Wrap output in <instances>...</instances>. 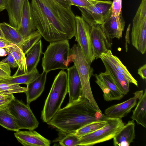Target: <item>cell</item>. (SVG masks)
<instances>
[{
    "instance_id": "cell-21",
    "label": "cell",
    "mask_w": 146,
    "mask_h": 146,
    "mask_svg": "<svg viewBox=\"0 0 146 146\" xmlns=\"http://www.w3.org/2000/svg\"><path fill=\"white\" fill-rule=\"evenodd\" d=\"M5 49L7 53L12 56L18 65V69L15 74L27 73L26 56L21 49L18 45L11 43Z\"/></svg>"
},
{
    "instance_id": "cell-14",
    "label": "cell",
    "mask_w": 146,
    "mask_h": 146,
    "mask_svg": "<svg viewBox=\"0 0 146 146\" xmlns=\"http://www.w3.org/2000/svg\"><path fill=\"white\" fill-rule=\"evenodd\" d=\"M67 70L69 103L79 99L83 96L81 83L77 69L74 65Z\"/></svg>"
},
{
    "instance_id": "cell-5",
    "label": "cell",
    "mask_w": 146,
    "mask_h": 146,
    "mask_svg": "<svg viewBox=\"0 0 146 146\" xmlns=\"http://www.w3.org/2000/svg\"><path fill=\"white\" fill-rule=\"evenodd\" d=\"M71 58L77 70L80 80L82 96L88 100L98 111L102 112L93 94L91 88L90 79L93 72L79 45L74 44L71 48Z\"/></svg>"
},
{
    "instance_id": "cell-36",
    "label": "cell",
    "mask_w": 146,
    "mask_h": 146,
    "mask_svg": "<svg viewBox=\"0 0 146 146\" xmlns=\"http://www.w3.org/2000/svg\"><path fill=\"white\" fill-rule=\"evenodd\" d=\"M73 5L78 7H86L95 4L99 0H70Z\"/></svg>"
},
{
    "instance_id": "cell-20",
    "label": "cell",
    "mask_w": 146,
    "mask_h": 146,
    "mask_svg": "<svg viewBox=\"0 0 146 146\" xmlns=\"http://www.w3.org/2000/svg\"><path fill=\"white\" fill-rule=\"evenodd\" d=\"M101 25L105 33L110 38L119 39L122 37L125 24L118 23L111 13Z\"/></svg>"
},
{
    "instance_id": "cell-43",
    "label": "cell",
    "mask_w": 146,
    "mask_h": 146,
    "mask_svg": "<svg viewBox=\"0 0 146 146\" xmlns=\"http://www.w3.org/2000/svg\"><path fill=\"white\" fill-rule=\"evenodd\" d=\"M7 0H0V12L6 9Z\"/></svg>"
},
{
    "instance_id": "cell-44",
    "label": "cell",
    "mask_w": 146,
    "mask_h": 146,
    "mask_svg": "<svg viewBox=\"0 0 146 146\" xmlns=\"http://www.w3.org/2000/svg\"><path fill=\"white\" fill-rule=\"evenodd\" d=\"M14 96L13 94H0V100L8 98Z\"/></svg>"
},
{
    "instance_id": "cell-1",
    "label": "cell",
    "mask_w": 146,
    "mask_h": 146,
    "mask_svg": "<svg viewBox=\"0 0 146 146\" xmlns=\"http://www.w3.org/2000/svg\"><path fill=\"white\" fill-rule=\"evenodd\" d=\"M31 13L36 30L46 41L69 40L74 36L76 16L54 0H31Z\"/></svg>"
},
{
    "instance_id": "cell-13",
    "label": "cell",
    "mask_w": 146,
    "mask_h": 146,
    "mask_svg": "<svg viewBox=\"0 0 146 146\" xmlns=\"http://www.w3.org/2000/svg\"><path fill=\"white\" fill-rule=\"evenodd\" d=\"M14 136L25 146H49L50 141L34 130L16 131Z\"/></svg>"
},
{
    "instance_id": "cell-15",
    "label": "cell",
    "mask_w": 146,
    "mask_h": 146,
    "mask_svg": "<svg viewBox=\"0 0 146 146\" xmlns=\"http://www.w3.org/2000/svg\"><path fill=\"white\" fill-rule=\"evenodd\" d=\"M23 38L27 37L36 30L32 17L31 4L25 0L21 22L17 29Z\"/></svg>"
},
{
    "instance_id": "cell-30",
    "label": "cell",
    "mask_w": 146,
    "mask_h": 146,
    "mask_svg": "<svg viewBox=\"0 0 146 146\" xmlns=\"http://www.w3.org/2000/svg\"><path fill=\"white\" fill-rule=\"evenodd\" d=\"M107 123L106 120H100L88 123L82 127L75 134L81 137L86 135L92 133L105 125Z\"/></svg>"
},
{
    "instance_id": "cell-10",
    "label": "cell",
    "mask_w": 146,
    "mask_h": 146,
    "mask_svg": "<svg viewBox=\"0 0 146 146\" xmlns=\"http://www.w3.org/2000/svg\"><path fill=\"white\" fill-rule=\"evenodd\" d=\"M75 40L79 45L85 57L89 63L95 60L90 41L91 27L81 17L76 16Z\"/></svg>"
},
{
    "instance_id": "cell-26",
    "label": "cell",
    "mask_w": 146,
    "mask_h": 146,
    "mask_svg": "<svg viewBox=\"0 0 146 146\" xmlns=\"http://www.w3.org/2000/svg\"><path fill=\"white\" fill-rule=\"evenodd\" d=\"M0 27L4 38L10 43L18 45L23 38L17 29L5 22L0 23Z\"/></svg>"
},
{
    "instance_id": "cell-16",
    "label": "cell",
    "mask_w": 146,
    "mask_h": 146,
    "mask_svg": "<svg viewBox=\"0 0 146 146\" xmlns=\"http://www.w3.org/2000/svg\"><path fill=\"white\" fill-rule=\"evenodd\" d=\"M135 124L133 120L129 121L113 138L115 146H128L135 138Z\"/></svg>"
},
{
    "instance_id": "cell-32",
    "label": "cell",
    "mask_w": 146,
    "mask_h": 146,
    "mask_svg": "<svg viewBox=\"0 0 146 146\" xmlns=\"http://www.w3.org/2000/svg\"><path fill=\"white\" fill-rule=\"evenodd\" d=\"M94 76L96 78V83L103 91L104 100L108 102L115 100L113 95L103 81L100 75L99 74L98 75L95 74Z\"/></svg>"
},
{
    "instance_id": "cell-25",
    "label": "cell",
    "mask_w": 146,
    "mask_h": 146,
    "mask_svg": "<svg viewBox=\"0 0 146 146\" xmlns=\"http://www.w3.org/2000/svg\"><path fill=\"white\" fill-rule=\"evenodd\" d=\"M40 75L36 68L27 73L15 74L9 78L1 81L0 82L19 85L25 84L27 85L38 78Z\"/></svg>"
},
{
    "instance_id": "cell-11",
    "label": "cell",
    "mask_w": 146,
    "mask_h": 146,
    "mask_svg": "<svg viewBox=\"0 0 146 146\" xmlns=\"http://www.w3.org/2000/svg\"><path fill=\"white\" fill-rule=\"evenodd\" d=\"M90 27L91 43L95 59L110 50L112 44V39L106 34L101 25H94Z\"/></svg>"
},
{
    "instance_id": "cell-23",
    "label": "cell",
    "mask_w": 146,
    "mask_h": 146,
    "mask_svg": "<svg viewBox=\"0 0 146 146\" xmlns=\"http://www.w3.org/2000/svg\"><path fill=\"white\" fill-rule=\"evenodd\" d=\"M131 117L138 124L146 127V89L138 100L135 109L133 110Z\"/></svg>"
},
{
    "instance_id": "cell-7",
    "label": "cell",
    "mask_w": 146,
    "mask_h": 146,
    "mask_svg": "<svg viewBox=\"0 0 146 146\" xmlns=\"http://www.w3.org/2000/svg\"><path fill=\"white\" fill-rule=\"evenodd\" d=\"M132 45L142 54L146 51V0H142L132 21Z\"/></svg>"
},
{
    "instance_id": "cell-3",
    "label": "cell",
    "mask_w": 146,
    "mask_h": 146,
    "mask_svg": "<svg viewBox=\"0 0 146 146\" xmlns=\"http://www.w3.org/2000/svg\"><path fill=\"white\" fill-rule=\"evenodd\" d=\"M68 93L67 73L62 70L56 76L45 101L41 115L44 122H49L60 109Z\"/></svg>"
},
{
    "instance_id": "cell-18",
    "label": "cell",
    "mask_w": 146,
    "mask_h": 146,
    "mask_svg": "<svg viewBox=\"0 0 146 146\" xmlns=\"http://www.w3.org/2000/svg\"><path fill=\"white\" fill-rule=\"evenodd\" d=\"M47 73L43 71L38 78L27 85V90L25 92L27 104L29 105L31 102L36 100L44 91Z\"/></svg>"
},
{
    "instance_id": "cell-12",
    "label": "cell",
    "mask_w": 146,
    "mask_h": 146,
    "mask_svg": "<svg viewBox=\"0 0 146 146\" xmlns=\"http://www.w3.org/2000/svg\"><path fill=\"white\" fill-rule=\"evenodd\" d=\"M143 94V90L134 93L133 96L122 102L112 105L106 109L104 114L112 118L121 119L130 112Z\"/></svg>"
},
{
    "instance_id": "cell-8",
    "label": "cell",
    "mask_w": 146,
    "mask_h": 146,
    "mask_svg": "<svg viewBox=\"0 0 146 146\" xmlns=\"http://www.w3.org/2000/svg\"><path fill=\"white\" fill-rule=\"evenodd\" d=\"M9 110L16 120L20 129L34 130L39 122L31 110L29 105L15 98L9 104Z\"/></svg>"
},
{
    "instance_id": "cell-22",
    "label": "cell",
    "mask_w": 146,
    "mask_h": 146,
    "mask_svg": "<svg viewBox=\"0 0 146 146\" xmlns=\"http://www.w3.org/2000/svg\"><path fill=\"white\" fill-rule=\"evenodd\" d=\"M101 55L109 60L129 83L133 84L138 86L137 81L131 75L119 59L117 56L113 55L110 50L106 53L102 54Z\"/></svg>"
},
{
    "instance_id": "cell-38",
    "label": "cell",
    "mask_w": 146,
    "mask_h": 146,
    "mask_svg": "<svg viewBox=\"0 0 146 146\" xmlns=\"http://www.w3.org/2000/svg\"><path fill=\"white\" fill-rule=\"evenodd\" d=\"M11 43L7 41L5 38L0 37V56H4L3 54L1 52H3L5 53V50L3 48H5L7 46L9 45Z\"/></svg>"
},
{
    "instance_id": "cell-19",
    "label": "cell",
    "mask_w": 146,
    "mask_h": 146,
    "mask_svg": "<svg viewBox=\"0 0 146 146\" xmlns=\"http://www.w3.org/2000/svg\"><path fill=\"white\" fill-rule=\"evenodd\" d=\"M99 58L101 59L104 64L105 71L108 72L115 80L121 92L124 95L127 94L129 90V82L109 60L102 55Z\"/></svg>"
},
{
    "instance_id": "cell-28",
    "label": "cell",
    "mask_w": 146,
    "mask_h": 146,
    "mask_svg": "<svg viewBox=\"0 0 146 146\" xmlns=\"http://www.w3.org/2000/svg\"><path fill=\"white\" fill-rule=\"evenodd\" d=\"M99 74L114 97L115 100H119L125 96L121 92L117 82L107 71L101 72Z\"/></svg>"
},
{
    "instance_id": "cell-4",
    "label": "cell",
    "mask_w": 146,
    "mask_h": 146,
    "mask_svg": "<svg viewBox=\"0 0 146 146\" xmlns=\"http://www.w3.org/2000/svg\"><path fill=\"white\" fill-rule=\"evenodd\" d=\"M71 54L68 40L50 42L43 53L42 64L43 71L48 73L58 69L67 70L72 62Z\"/></svg>"
},
{
    "instance_id": "cell-24",
    "label": "cell",
    "mask_w": 146,
    "mask_h": 146,
    "mask_svg": "<svg viewBox=\"0 0 146 146\" xmlns=\"http://www.w3.org/2000/svg\"><path fill=\"white\" fill-rule=\"evenodd\" d=\"M42 53V44L40 39L26 54L28 72H30L36 68Z\"/></svg>"
},
{
    "instance_id": "cell-6",
    "label": "cell",
    "mask_w": 146,
    "mask_h": 146,
    "mask_svg": "<svg viewBox=\"0 0 146 146\" xmlns=\"http://www.w3.org/2000/svg\"><path fill=\"white\" fill-rule=\"evenodd\" d=\"M107 123L94 132L80 138L79 146H91L113 138L124 125L121 119L108 117Z\"/></svg>"
},
{
    "instance_id": "cell-40",
    "label": "cell",
    "mask_w": 146,
    "mask_h": 146,
    "mask_svg": "<svg viewBox=\"0 0 146 146\" xmlns=\"http://www.w3.org/2000/svg\"><path fill=\"white\" fill-rule=\"evenodd\" d=\"M15 98L14 96L8 98L0 100V109L8 106L12 100Z\"/></svg>"
},
{
    "instance_id": "cell-41",
    "label": "cell",
    "mask_w": 146,
    "mask_h": 146,
    "mask_svg": "<svg viewBox=\"0 0 146 146\" xmlns=\"http://www.w3.org/2000/svg\"><path fill=\"white\" fill-rule=\"evenodd\" d=\"M138 74L143 80L146 79V64H145L138 70Z\"/></svg>"
},
{
    "instance_id": "cell-2",
    "label": "cell",
    "mask_w": 146,
    "mask_h": 146,
    "mask_svg": "<svg viewBox=\"0 0 146 146\" xmlns=\"http://www.w3.org/2000/svg\"><path fill=\"white\" fill-rule=\"evenodd\" d=\"M108 117L97 110L82 96L60 108L47 123L64 133H75L84 125L93 122L106 120Z\"/></svg>"
},
{
    "instance_id": "cell-9",
    "label": "cell",
    "mask_w": 146,
    "mask_h": 146,
    "mask_svg": "<svg viewBox=\"0 0 146 146\" xmlns=\"http://www.w3.org/2000/svg\"><path fill=\"white\" fill-rule=\"evenodd\" d=\"M112 1L100 0L96 3L86 7H78L82 17L90 26L102 25L111 14Z\"/></svg>"
},
{
    "instance_id": "cell-42",
    "label": "cell",
    "mask_w": 146,
    "mask_h": 146,
    "mask_svg": "<svg viewBox=\"0 0 146 146\" xmlns=\"http://www.w3.org/2000/svg\"><path fill=\"white\" fill-rule=\"evenodd\" d=\"M131 27V24H129L127 27L125 36V48L126 51L128 50V44L130 43V39L129 37V34Z\"/></svg>"
},
{
    "instance_id": "cell-29",
    "label": "cell",
    "mask_w": 146,
    "mask_h": 146,
    "mask_svg": "<svg viewBox=\"0 0 146 146\" xmlns=\"http://www.w3.org/2000/svg\"><path fill=\"white\" fill-rule=\"evenodd\" d=\"M42 36L36 30L29 36L23 38L22 42L18 45L25 55L40 40Z\"/></svg>"
},
{
    "instance_id": "cell-37",
    "label": "cell",
    "mask_w": 146,
    "mask_h": 146,
    "mask_svg": "<svg viewBox=\"0 0 146 146\" xmlns=\"http://www.w3.org/2000/svg\"><path fill=\"white\" fill-rule=\"evenodd\" d=\"M8 56L1 61L8 64L10 66L13 68H15L18 66V65L12 56L9 53H7Z\"/></svg>"
},
{
    "instance_id": "cell-17",
    "label": "cell",
    "mask_w": 146,
    "mask_h": 146,
    "mask_svg": "<svg viewBox=\"0 0 146 146\" xmlns=\"http://www.w3.org/2000/svg\"><path fill=\"white\" fill-rule=\"evenodd\" d=\"M25 0H7L6 9L8 13L9 24L17 29L21 20Z\"/></svg>"
},
{
    "instance_id": "cell-45",
    "label": "cell",
    "mask_w": 146,
    "mask_h": 146,
    "mask_svg": "<svg viewBox=\"0 0 146 146\" xmlns=\"http://www.w3.org/2000/svg\"><path fill=\"white\" fill-rule=\"evenodd\" d=\"M0 37L4 38V36H3V33L2 32L0 27Z\"/></svg>"
},
{
    "instance_id": "cell-31",
    "label": "cell",
    "mask_w": 146,
    "mask_h": 146,
    "mask_svg": "<svg viewBox=\"0 0 146 146\" xmlns=\"http://www.w3.org/2000/svg\"><path fill=\"white\" fill-rule=\"evenodd\" d=\"M27 87L20 86L19 84L0 82V94H11L14 93L25 92Z\"/></svg>"
},
{
    "instance_id": "cell-33",
    "label": "cell",
    "mask_w": 146,
    "mask_h": 146,
    "mask_svg": "<svg viewBox=\"0 0 146 146\" xmlns=\"http://www.w3.org/2000/svg\"><path fill=\"white\" fill-rule=\"evenodd\" d=\"M122 3V0H113L112 3L111 13L118 23L125 24L121 14Z\"/></svg>"
},
{
    "instance_id": "cell-27",
    "label": "cell",
    "mask_w": 146,
    "mask_h": 146,
    "mask_svg": "<svg viewBox=\"0 0 146 146\" xmlns=\"http://www.w3.org/2000/svg\"><path fill=\"white\" fill-rule=\"evenodd\" d=\"M8 106L0 109V125L8 130L16 132L20 129Z\"/></svg>"
},
{
    "instance_id": "cell-46",
    "label": "cell",
    "mask_w": 146,
    "mask_h": 146,
    "mask_svg": "<svg viewBox=\"0 0 146 146\" xmlns=\"http://www.w3.org/2000/svg\"><path fill=\"white\" fill-rule=\"evenodd\" d=\"M1 81V80H0V81Z\"/></svg>"
},
{
    "instance_id": "cell-35",
    "label": "cell",
    "mask_w": 146,
    "mask_h": 146,
    "mask_svg": "<svg viewBox=\"0 0 146 146\" xmlns=\"http://www.w3.org/2000/svg\"><path fill=\"white\" fill-rule=\"evenodd\" d=\"M10 67L7 63L0 61V80H4L11 77Z\"/></svg>"
},
{
    "instance_id": "cell-39",
    "label": "cell",
    "mask_w": 146,
    "mask_h": 146,
    "mask_svg": "<svg viewBox=\"0 0 146 146\" xmlns=\"http://www.w3.org/2000/svg\"><path fill=\"white\" fill-rule=\"evenodd\" d=\"M58 4L67 9H71L73 5L70 0H54Z\"/></svg>"
},
{
    "instance_id": "cell-34",
    "label": "cell",
    "mask_w": 146,
    "mask_h": 146,
    "mask_svg": "<svg viewBox=\"0 0 146 146\" xmlns=\"http://www.w3.org/2000/svg\"><path fill=\"white\" fill-rule=\"evenodd\" d=\"M66 136L59 142L60 145L62 146H79L80 137L75 133L66 134Z\"/></svg>"
}]
</instances>
